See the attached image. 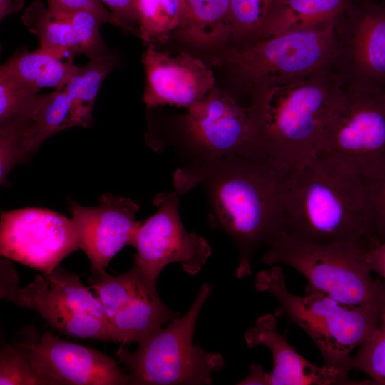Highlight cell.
I'll return each mask as SVG.
<instances>
[{"label":"cell","instance_id":"obj_1","mask_svg":"<svg viewBox=\"0 0 385 385\" xmlns=\"http://www.w3.org/2000/svg\"><path fill=\"white\" fill-rule=\"evenodd\" d=\"M271 160L234 155L178 170L174 185L184 193L197 185L205 190L213 226L235 244L240 262L236 274H252V258L282 232L287 174Z\"/></svg>","mask_w":385,"mask_h":385},{"label":"cell","instance_id":"obj_2","mask_svg":"<svg viewBox=\"0 0 385 385\" xmlns=\"http://www.w3.org/2000/svg\"><path fill=\"white\" fill-rule=\"evenodd\" d=\"M283 232L312 242H374L368 180L316 152L287 174Z\"/></svg>","mask_w":385,"mask_h":385},{"label":"cell","instance_id":"obj_3","mask_svg":"<svg viewBox=\"0 0 385 385\" xmlns=\"http://www.w3.org/2000/svg\"><path fill=\"white\" fill-rule=\"evenodd\" d=\"M342 84L334 66L251 93L248 107L259 153L287 173L315 153Z\"/></svg>","mask_w":385,"mask_h":385},{"label":"cell","instance_id":"obj_4","mask_svg":"<svg viewBox=\"0 0 385 385\" xmlns=\"http://www.w3.org/2000/svg\"><path fill=\"white\" fill-rule=\"evenodd\" d=\"M255 287L277 301L281 311L317 346L324 365L350 371L352 351L366 342L380 321L379 306H351L307 287L304 296L290 292L281 267L258 272Z\"/></svg>","mask_w":385,"mask_h":385},{"label":"cell","instance_id":"obj_5","mask_svg":"<svg viewBox=\"0 0 385 385\" xmlns=\"http://www.w3.org/2000/svg\"><path fill=\"white\" fill-rule=\"evenodd\" d=\"M370 240L312 242L282 232L267 247L264 264H284L299 272L306 287L351 306H379L381 279L372 276Z\"/></svg>","mask_w":385,"mask_h":385},{"label":"cell","instance_id":"obj_6","mask_svg":"<svg viewBox=\"0 0 385 385\" xmlns=\"http://www.w3.org/2000/svg\"><path fill=\"white\" fill-rule=\"evenodd\" d=\"M337 53L334 26L230 45L216 56L214 63L225 66L239 88L249 96L264 87L333 68Z\"/></svg>","mask_w":385,"mask_h":385},{"label":"cell","instance_id":"obj_7","mask_svg":"<svg viewBox=\"0 0 385 385\" xmlns=\"http://www.w3.org/2000/svg\"><path fill=\"white\" fill-rule=\"evenodd\" d=\"M211 291V285L204 283L183 317L139 342L134 351L120 346L116 354L128 370L131 384H212L223 358L193 343L197 317Z\"/></svg>","mask_w":385,"mask_h":385},{"label":"cell","instance_id":"obj_8","mask_svg":"<svg viewBox=\"0 0 385 385\" xmlns=\"http://www.w3.org/2000/svg\"><path fill=\"white\" fill-rule=\"evenodd\" d=\"M320 152L369 180L385 172V92L342 84Z\"/></svg>","mask_w":385,"mask_h":385},{"label":"cell","instance_id":"obj_9","mask_svg":"<svg viewBox=\"0 0 385 385\" xmlns=\"http://www.w3.org/2000/svg\"><path fill=\"white\" fill-rule=\"evenodd\" d=\"M178 129L175 143L190 157L188 165L234 155L262 156L255 145L249 107L217 86L179 118Z\"/></svg>","mask_w":385,"mask_h":385},{"label":"cell","instance_id":"obj_10","mask_svg":"<svg viewBox=\"0 0 385 385\" xmlns=\"http://www.w3.org/2000/svg\"><path fill=\"white\" fill-rule=\"evenodd\" d=\"M334 33L343 83L385 92V1L351 0Z\"/></svg>","mask_w":385,"mask_h":385},{"label":"cell","instance_id":"obj_11","mask_svg":"<svg viewBox=\"0 0 385 385\" xmlns=\"http://www.w3.org/2000/svg\"><path fill=\"white\" fill-rule=\"evenodd\" d=\"M179 198L173 192L155 195L157 211L142 221L133 245L137 250L133 265L148 279L156 282L162 270L177 262L188 274L198 273L211 255L205 238L188 232L178 213Z\"/></svg>","mask_w":385,"mask_h":385},{"label":"cell","instance_id":"obj_12","mask_svg":"<svg viewBox=\"0 0 385 385\" xmlns=\"http://www.w3.org/2000/svg\"><path fill=\"white\" fill-rule=\"evenodd\" d=\"M78 248L73 222L62 214L38 207L1 212L2 257L36 269L46 276Z\"/></svg>","mask_w":385,"mask_h":385},{"label":"cell","instance_id":"obj_13","mask_svg":"<svg viewBox=\"0 0 385 385\" xmlns=\"http://www.w3.org/2000/svg\"><path fill=\"white\" fill-rule=\"evenodd\" d=\"M79 126L72 102L65 91L27 98L6 120L0 123V182L18 163L25 161L47 139Z\"/></svg>","mask_w":385,"mask_h":385},{"label":"cell","instance_id":"obj_14","mask_svg":"<svg viewBox=\"0 0 385 385\" xmlns=\"http://www.w3.org/2000/svg\"><path fill=\"white\" fill-rule=\"evenodd\" d=\"M51 385L131 384L115 361L96 349L45 332L38 342L15 343Z\"/></svg>","mask_w":385,"mask_h":385},{"label":"cell","instance_id":"obj_15","mask_svg":"<svg viewBox=\"0 0 385 385\" xmlns=\"http://www.w3.org/2000/svg\"><path fill=\"white\" fill-rule=\"evenodd\" d=\"M140 208L133 200L105 193L95 207L68 200L71 220L80 248L87 255L93 274L106 272L113 257L125 245H133L142 221L135 220Z\"/></svg>","mask_w":385,"mask_h":385},{"label":"cell","instance_id":"obj_16","mask_svg":"<svg viewBox=\"0 0 385 385\" xmlns=\"http://www.w3.org/2000/svg\"><path fill=\"white\" fill-rule=\"evenodd\" d=\"M142 62L145 73L143 101L150 108L166 104L188 108L216 86L209 66L185 52L172 56L147 44Z\"/></svg>","mask_w":385,"mask_h":385},{"label":"cell","instance_id":"obj_17","mask_svg":"<svg viewBox=\"0 0 385 385\" xmlns=\"http://www.w3.org/2000/svg\"><path fill=\"white\" fill-rule=\"evenodd\" d=\"M21 19L39 38L41 48L85 54L90 59L109 53L100 34L102 23L90 11L46 7L40 0H34Z\"/></svg>","mask_w":385,"mask_h":385},{"label":"cell","instance_id":"obj_18","mask_svg":"<svg viewBox=\"0 0 385 385\" xmlns=\"http://www.w3.org/2000/svg\"><path fill=\"white\" fill-rule=\"evenodd\" d=\"M244 339L250 348L262 346L270 349L273 368L268 373V385L371 384L369 379H350L349 371L311 363L279 332L276 319L271 314L258 317L245 332Z\"/></svg>","mask_w":385,"mask_h":385},{"label":"cell","instance_id":"obj_19","mask_svg":"<svg viewBox=\"0 0 385 385\" xmlns=\"http://www.w3.org/2000/svg\"><path fill=\"white\" fill-rule=\"evenodd\" d=\"M72 56L41 47L32 52L24 49L1 66L0 71L36 93L43 88L63 90L78 68Z\"/></svg>","mask_w":385,"mask_h":385},{"label":"cell","instance_id":"obj_20","mask_svg":"<svg viewBox=\"0 0 385 385\" xmlns=\"http://www.w3.org/2000/svg\"><path fill=\"white\" fill-rule=\"evenodd\" d=\"M16 297L51 301L108 322L98 297L81 282L78 275L66 272L59 265L48 275L36 274L34 281L24 287L17 284L1 293V297L9 301Z\"/></svg>","mask_w":385,"mask_h":385},{"label":"cell","instance_id":"obj_21","mask_svg":"<svg viewBox=\"0 0 385 385\" xmlns=\"http://www.w3.org/2000/svg\"><path fill=\"white\" fill-rule=\"evenodd\" d=\"M153 283L120 308L109 321L113 341L120 346L139 342L178 314L161 300Z\"/></svg>","mask_w":385,"mask_h":385},{"label":"cell","instance_id":"obj_22","mask_svg":"<svg viewBox=\"0 0 385 385\" xmlns=\"http://www.w3.org/2000/svg\"><path fill=\"white\" fill-rule=\"evenodd\" d=\"M185 19L178 34L192 45L224 48L232 43L230 0H185Z\"/></svg>","mask_w":385,"mask_h":385},{"label":"cell","instance_id":"obj_23","mask_svg":"<svg viewBox=\"0 0 385 385\" xmlns=\"http://www.w3.org/2000/svg\"><path fill=\"white\" fill-rule=\"evenodd\" d=\"M351 0H277L265 38L334 26Z\"/></svg>","mask_w":385,"mask_h":385},{"label":"cell","instance_id":"obj_24","mask_svg":"<svg viewBox=\"0 0 385 385\" xmlns=\"http://www.w3.org/2000/svg\"><path fill=\"white\" fill-rule=\"evenodd\" d=\"M12 302L37 312L58 331L76 337L113 341L109 322L51 301L16 297Z\"/></svg>","mask_w":385,"mask_h":385},{"label":"cell","instance_id":"obj_25","mask_svg":"<svg viewBox=\"0 0 385 385\" xmlns=\"http://www.w3.org/2000/svg\"><path fill=\"white\" fill-rule=\"evenodd\" d=\"M116 65L117 59L110 53L91 59L83 67L78 66L63 88L72 102L79 126L88 127L92 123V111L100 86Z\"/></svg>","mask_w":385,"mask_h":385},{"label":"cell","instance_id":"obj_26","mask_svg":"<svg viewBox=\"0 0 385 385\" xmlns=\"http://www.w3.org/2000/svg\"><path fill=\"white\" fill-rule=\"evenodd\" d=\"M136 6L139 35L146 44L164 43L184 25L185 0H136Z\"/></svg>","mask_w":385,"mask_h":385},{"label":"cell","instance_id":"obj_27","mask_svg":"<svg viewBox=\"0 0 385 385\" xmlns=\"http://www.w3.org/2000/svg\"><path fill=\"white\" fill-rule=\"evenodd\" d=\"M90 287L96 293L108 322L131 299L156 282L148 279L135 266L124 274L111 276L106 272L93 274Z\"/></svg>","mask_w":385,"mask_h":385},{"label":"cell","instance_id":"obj_28","mask_svg":"<svg viewBox=\"0 0 385 385\" xmlns=\"http://www.w3.org/2000/svg\"><path fill=\"white\" fill-rule=\"evenodd\" d=\"M277 4V0H230V45H244L265 38Z\"/></svg>","mask_w":385,"mask_h":385},{"label":"cell","instance_id":"obj_29","mask_svg":"<svg viewBox=\"0 0 385 385\" xmlns=\"http://www.w3.org/2000/svg\"><path fill=\"white\" fill-rule=\"evenodd\" d=\"M379 308V324L374 334L351 359V369L365 375L373 384L385 385V281L381 280Z\"/></svg>","mask_w":385,"mask_h":385},{"label":"cell","instance_id":"obj_30","mask_svg":"<svg viewBox=\"0 0 385 385\" xmlns=\"http://www.w3.org/2000/svg\"><path fill=\"white\" fill-rule=\"evenodd\" d=\"M0 385H51L34 367L18 345L2 343L0 354Z\"/></svg>","mask_w":385,"mask_h":385},{"label":"cell","instance_id":"obj_31","mask_svg":"<svg viewBox=\"0 0 385 385\" xmlns=\"http://www.w3.org/2000/svg\"><path fill=\"white\" fill-rule=\"evenodd\" d=\"M371 237L375 243L385 242V172L368 180Z\"/></svg>","mask_w":385,"mask_h":385},{"label":"cell","instance_id":"obj_32","mask_svg":"<svg viewBox=\"0 0 385 385\" xmlns=\"http://www.w3.org/2000/svg\"><path fill=\"white\" fill-rule=\"evenodd\" d=\"M35 94L0 71V123L9 119L27 98Z\"/></svg>","mask_w":385,"mask_h":385},{"label":"cell","instance_id":"obj_33","mask_svg":"<svg viewBox=\"0 0 385 385\" xmlns=\"http://www.w3.org/2000/svg\"><path fill=\"white\" fill-rule=\"evenodd\" d=\"M48 6L68 10H85L91 12L102 24L110 23L123 29L122 24L107 10L100 0H47Z\"/></svg>","mask_w":385,"mask_h":385},{"label":"cell","instance_id":"obj_34","mask_svg":"<svg viewBox=\"0 0 385 385\" xmlns=\"http://www.w3.org/2000/svg\"><path fill=\"white\" fill-rule=\"evenodd\" d=\"M109 9L113 16L122 24L123 30L138 31L139 17L136 0H100Z\"/></svg>","mask_w":385,"mask_h":385},{"label":"cell","instance_id":"obj_35","mask_svg":"<svg viewBox=\"0 0 385 385\" xmlns=\"http://www.w3.org/2000/svg\"><path fill=\"white\" fill-rule=\"evenodd\" d=\"M367 262L371 271L385 281V242L374 245L368 252Z\"/></svg>","mask_w":385,"mask_h":385},{"label":"cell","instance_id":"obj_36","mask_svg":"<svg viewBox=\"0 0 385 385\" xmlns=\"http://www.w3.org/2000/svg\"><path fill=\"white\" fill-rule=\"evenodd\" d=\"M237 384L243 385H268V373L264 371L260 364L252 363L246 377Z\"/></svg>","mask_w":385,"mask_h":385},{"label":"cell","instance_id":"obj_37","mask_svg":"<svg viewBox=\"0 0 385 385\" xmlns=\"http://www.w3.org/2000/svg\"><path fill=\"white\" fill-rule=\"evenodd\" d=\"M24 0H0V19L10 14L19 12L23 8Z\"/></svg>","mask_w":385,"mask_h":385},{"label":"cell","instance_id":"obj_38","mask_svg":"<svg viewBox=\"0 0 385 385\" xmlns=\"http://www.w3.org/2000/svg\"><path fill=\"white\" fill-rule=\"evenodd\" d=\"M383 1H385V0H383Z\"/></svg>","mask_w":385,"mask_h":385}]
</instances>
